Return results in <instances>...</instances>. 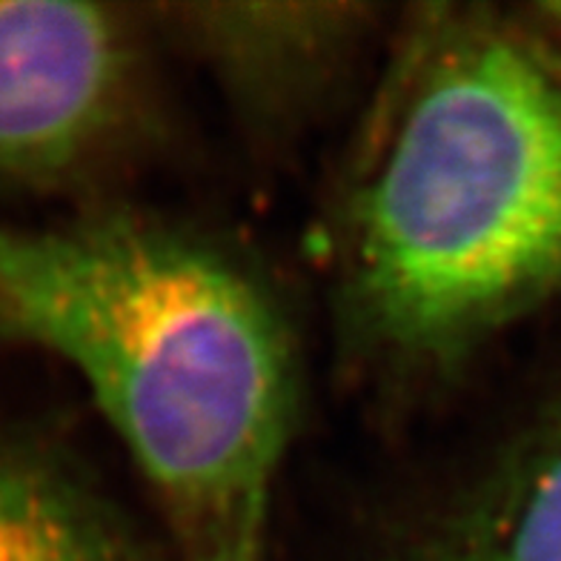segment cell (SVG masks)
Segmentation results:
<instances>
[{
  "label": "cell",
  "mask_w": 561,
  "mask_h": 561,
  "mask_svg": "<svg viewBox=\"0 0 561 561\" xmlns=\"http://www.w3.org/2000/svg\"><path fill=\"white\" fill-rule=\"evenodd\" d=\"M561 287V83L504 26L438 21L410 49L344 221L355 327L447 364Z\"/></svg>",
  "instance_id": "cell-2"
},
{
  "label": "cell",
  "mask_w": 561,
  "mask_h": 561,
  "mask_svg": "<svg viewBox=\"0 0 561 561\" xmlns=\"http://www.w3.org/2000/svg\"><path fill=\"white\" fill-rule=\"evenodd\" d=\"M135 81L112 9L0 0V178L49 184L95 161L129 121Z\"/></svg>",
  "instance_id": "cell-3"
},
{
  "label": "cell",
  "mask_w": 561,
  "mask_h": 561,
  "mask_svg": "<svg viewBox=\"0 0 561 561\" xmlns=\"http://www.w3.org/2000/svg\"><path fill=\"white\" fill-rule=\"evenodd\" d=\"M404 561H561V404Z\"/></svg>",
  "instance_id": "cell-4"
},
{
  "label": "cell",
  "mask_w": 561,
  "mask_h": 561,
  "mask_svg": "<svg viewBox=\"0 0 561 561\" xmlns=\"http://www.w3.org/2000/svg\"><path fill=\"white\" fill-rule=\"evenodd\" d=\"M545 15L553 21V26H559L561 30V3H550V7H545Z\"/></svg>",
  "instance_id": "cell-7"
},
{
  "label": "cell",
  "mask_w": 561,
  "mask_h": 561,
  "mask_svg": "<svg viewBox=\"0 0 561 561\" xmlns=\"http://www.w3.org/2000/svg\"><path fill=\"white\" fill-rule=\"evenodd\" d=\"M0 561H135L98 495L35 447L0 436Z\"/></svg>",
  "instance_id": "cell-5"
},
{
  "label": "cell",
  "mask_w": 561,
  "mask_h": 561,
  "mask_svg": "<svg viewBox=\"0 0 561 561\" xmlns=\"http://www.w3.org/2000/svg\"><path fill=\"white\" fill-rule=\"evenodd\" d=\"M190 561H264V518L190 541Z\"/></svg>",
  "instance_id": "cell-6"
},
{
  "label": "cell",
  "mask_w": 561,
  "mask_h": 561,
  "mask_svg": "<svg viewBox=\"0 0 561 561\" xmlns=\"http://www.w3.org/2000/svg\"><path fill=\"white\" fill-rule=\"evenodd\" d=\"M0 335L78 369L186 539L264 518L296 367L273 298L221 252L129 215L0 224Z\"/></svg>",
  "instance_id": "cell-1"
}]
</instances>
